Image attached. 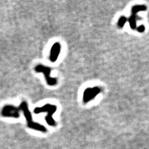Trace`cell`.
<instances>
[{"label":"cell","mask_w":149,"mask_h":149,"mask_svg":"<svg viewBox=\"0 0 149 149\" xmlns=\"http://www.w3.org/2000/svg\"><path fill=\"white\" fill-rule=\"evenodd\" d=\"M126 22V18H122V19H121L120 21V22H119V25L120 26H122L123 24H124V23H125Z\"/></svg>","instance_id":"obj_7"},{"label":"cell","mask_w":149,"mask_h":149,"mask_svg":"<svg viewBox=\"0 0 149 149\" xmlns=\"http://www.w3.org/2000/svg\"><path fill=\"white\" fill-rule=\"evenodd\" d=\"M61 52V45L59 42H55L51 47L49 60L51 62H55L57 61L59 54Z\"/></svg>","instance_id":"obj_5"},{"label":"cell","mask_w":149,"mask_h":149,"mask_svg":"<svg viewBox=\"0 0 149 149\" xmlns=\"http://www.w3.org/2000/svg\"><path fill=\"white\" fill-rule=\"evenodd\" d=\"M57 106L47 103L45 104L44 106L42 107H36L34 110V113L36 114H39L41 113H47V115L45 117V119L47 122V124L50 126H55L56 123L55 121L53 119L52 115L57 111Z\"/></svg>","instance_id":"obj_2"},{"label":"cell","mask_w":149,"mask_h":149,"mask_svg":"<svg viewBox=\"0 0 149 149\" xmlns=\"http://www.w3.org/2000/svg\"><path fill=\"white\" fill-rule=\"evenodd\" d=\"M19 112V107L12 104H7L3 107L1 113L4 117L19 118L20 116Z\"/></svg>","instance_id":"obj_4"},{"label":"cell","mask_w":149,"mask_h":149,"mask_svg":"<svg viewBox=\"0 0 149 149\" xmlns=\"http://www.w3.org/2000/svg\"><path fill=\"white\" fill-rule=\"evenodd\" d=\"M35 72L37 73H42L44 75L45 79L48 85L55 86L57 84V78L51 77V68L47 66H44L42 64H39L35 66Z\"/></svg>","instance_id":"obj_3"},{"label":"cell","mask_w":149,"mask_h":149,"mask_svg":"<svg viewBox=\"0 0 149 149\" xmlns=\"http://www.w3.org/2000/svg\"><path fill=\"white\" fill-rule=\"evenodd\" d=\"M100 92V89L98 88H87L85 89L83 93V101L84 103H88L89 101L98 94Z\"/></svg>","instance_id":"obj_6"},{"label":"cell","mask_w":149,"mask_h":149,"mask_svg":"<svg viewBox=\"0 0 149 149\" xmlns=\"http://www.w3.org/2000/svg\"><path fill=\"white\" fill-rule=\"evenodd\" d=\"M19 110L21 111L22 113H23L24 117L26 119V121H27L28 126L29 128L32 129L34 130H38V131H40L42 132H47V130L46 128V127H44L42 124H39V123H37V122L33 121L32 114L29 109L28 104L27 103H26V101L22 102L20 104L19 106Z\"/></svg>","instance_id":"obj_1"}]
</instances>
